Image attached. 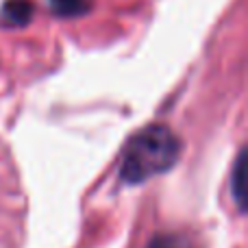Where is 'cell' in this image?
Wrapping results in <instances>:
<instances>
[{
	"label": "cell",
	"mask_w": 248,
	"mask_h": 248,
	"mask_svg": "<svg viewBox=\"0 0 248 248\" xmlns=\"http://www.w3.org/2000/svg\"><path fill=\"white\" fill-rule=\"evenodd\" d=\"M181 155V140L166 124H150L137 131L124 148L120 179L124 183L137 185L168 172Z\"/></svg>",
	"instance_id": "6da1fadb"
},
{
	"label": "cell",
	"mask_w": 248,
	"mask_h": 248,
	"mask_svg": "<svg viewBox=\"0 0 248 248\" xmlns=\"http://www.w3.org/2000/svg\"><path fill=\"white\" fill-rule=\"evenodd\" d=\"M2 17L11 26H24L33 17V4L31 0H7L2 7Z\"/></svg>",
	"instance_id": "7a4b0ae2"
},
{
	"label": "cell",
	"mask_w": 248,
	"mask_h": 248,
	"mask_svg": "<svg viewBox=\"0 0 248 248\" xmlns=\"http://www.w3.org/2000/svg\"><path fill=\"white\" fill-rule=\"evenodd\" d=\"M57 17H78L92 9V0H48Z\"/></svg>",
	"instance_id": "3957f363"
},
{
	"label": "cell",
	"mask_w": 248,
	"mask_h": 248,
	"mask_svg": "<svg viewBox=\"0 0 248 248\" xmlns=\"http://www.w3.org/2000/svg\"><path fill=\"white\" fill-rule=\"evenodd\" d=\"M231 187H233V196H235L240 209H244L246 207V150H242L237 161H235Z\"/></svg>",
	"instance_id": "277c9868"
},
{
	"label": "cell",
	"mask_w": 248,
	"mask_h": 248,
	"mask_svg": "<svg viewBox=\"0 0 248 248\" xmlns=\"http://www.w3.org/2000/svg\"><path fill=\"white\" fill-rule=\"evenodd\" d=\"M148 248H194V246H192V242H189L187 237L170 233V235L155 237V240L148 244Z\"/></svg>",
	"instance_id": "5b68a950"
}]
</instances>
